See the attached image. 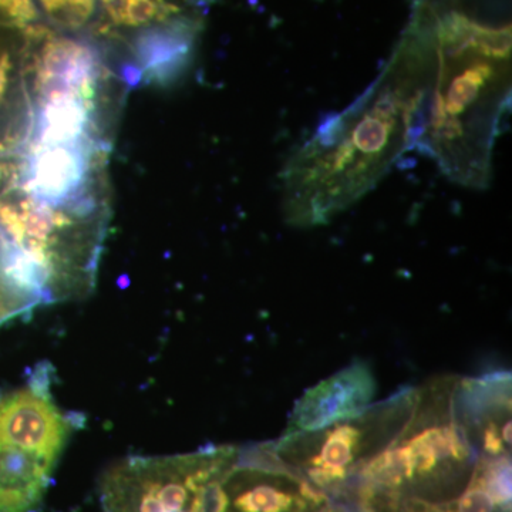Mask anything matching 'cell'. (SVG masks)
Segmentation results:
<instances>
[{
	"instance_id": "cell-3",
	"label": "cell",
	"mask_w": 512,
	"mask_h": 512,
	"mask_svg": "<svg viewBox=\"0 0 512 512\" xmlns=\"http://www.w3.org/2000/svg\"><path fill=\"white\" fill-rule=\"evenodd\" d=\"M460 377L417 387L409 420L333 503L349 512H457L481 451L457 402Z\"/></svg>"
},
{
	"instance_id": "cell-2",
	"label": "cell",
	"mask_w": 512,
	"mask_h": 512,
	"mask_svg": "<svg viewBox=\"0 0 512 512\" xmlns=\"http://www.w3.org/2000/svg\"><path fill=\"white\" fill-rule=\"evenodd\" d=\"M434 76L416 147L451 183L485 190L512 83L511 0H414Z\"/></svg>"
},
{
	"instance_id": "cell-1",
	"label": "cell",
	"mask_w": 512,
	"mask_h": 512,
	"mask_svg": "<svg viewBox=\"0 0 512 512\" xmlns=\"http://www.w3.org/2000/svg\"><path fill=\"white\" fill-rule=\"evenodd\" d=\"M434 76L429 33L414 15L366 92L323 121L282 171V211L292 227L329 224L362 200L416 146Z\"/></svg>"
},
{
	"instance_id": "cell-18",
	"label": "cell",
	"mask_w": 512,
	"mask_h": 512,
	"mask_svg": "<svg viewBox=\"0 0 512 512\" xmlns=\"http://www.w3.org/2000/svg\"><path fill=\"white\" fill-rule=\"evenodd\" d=\"M40 20L35 0H0V25L26 28Z\"/></svg>"
},
{
	"instance_id": "cell-10",
	"label": "cell",
	"mask_w": 512,
	"mask_h": 512,
	"mask_svg": "<svg viewBox=\"0 0 512 512\" xmlns=\"http://www.w3.org/2000/svg\"><path fill=\"white\" fill-rule=\"evenodd\" d=\"M50 396L49 386L37 379L23 389L0 397V440L59 460L74 429Z\"/></svg>"
},
{
	"instance_id": "cell-4",
	"label": "cell",
	"mask_w": 512,
	"mask_h": 512,
	"mask_svg": "<svg viewBox=\"0 0 512 512\" xmlns=\"http://www.w3.org/2000/svg\"><path fill=\"white\" fill-rule=\"evenodd\" d=\"M110 198L49 204L16 185L0 198V248L40 305L86 298L96 286Z\"/></svg>"
},
{
	"instance_id": "cell-8",
	"label": "cell",
	"mask_w": 512,
	"mask_h": 512,
	"mask_svg": "<svg viewBox=\"0 0 512 512\" xmlns=\"http://www.w3.org/2000/svg\"><path fill=\"white\" fill-rule=\"evenodd\" d=\"M332 500L293 473L271 443L241 448L222 478L217 512H318Z\"/></svg>"
},
{
	"instance_id": "cell-14",
	"label": "cell",
	"mask_w": 512,
	"mask_h": 512,
	"mask_svg": "<svg viewBox=\"0 0 512 512\" xmlns=\"http://www.w3.org/2000/svg\"><path fill=\"white\" fill-rule=\"evenodd\" d=\"M204 25L165 26L134 36L124 47L126 64L154 86H170L190 66Z\"/></svg>"
},
{
	"instance_id": "cell-12",
	"label": "cell",
	"mask_w": 512,
	"mask_h": 512,
	"mask_svg": "<svg viewBox=\"0 0 512 512\" xmlns=\"http://www.w3.org/2000/svg\"><path fill=\"white\" fill-rule=\"evenodd\" d=\"M32 131L25 28L0 25V158L22 157Z\"/></svg>"
},
{
	"instance_id": "cell-16",
	"label": "cell",
	"mask_w": 512,
	"mask_h": 512,
	"mask_svg": "<svg viewBox=\"0 0 512 512\" xmlns=\"http://www.w3.org/2000/svg\"><path fill=\"white\" fill-rule=\"evenodd\" d=\"M40 19L60 32L93 37L99 23L97 0H35Z\"/></svg>"
},
{
	"instance_id": "cell-7",
	"label": "cell",
	"mask_w": 512,
	"mask_h": 512,
	"mask_svg": "<svg viewBox=\"0 0 512 512\" xmlns=\"http://www.w3.org/2000/svg\"><path fill=\"white\" fill-rule=\"evenodd\" d=\"M416 396L417 387H406L325 429L284 433L272 450L284 466L335 501L360 467L403 429Z\"/></svg>"
},
{
	"instance_id": "cell-9",
	"label": "cell",
	"mask_w": 512,
	"mask_h": 512,
	"mask_svg": "<svg viewBox=\"0 0 512 512\" xmlns=\"http://www.w3.org/2000/svg\"><path fill=\"white\" fill-rule=\"evenodd\" d=\"M110 144H29L18 187L49 204L110 198Z\"/></svg>"
},
{
	"instance_id": "cell-17",
	"label": "cell",
	"mask_w": 512,
	"mask_h": 512,
	"mask_svg": "<svg viewBox=\"0 0 512 512\" xmlns=\"http://www.w3.org/2000/svg\"><path fill=\"white\" fill-rule=\"evenodd\" d=\"M36 306L39 303L35 296L16 281L0 248V325L16 316L25 315Z\"/></svg>"
},
{
	"instance_id": "cell-13",
	"label": "cell",
	"mask_w": 512,
	"mask_h": 512,
	"mask_svg": "<svg viewBox=\"0 0 512 512\" xmlns=\"http://www.w3.org/2000/svg\"><path fill=\"white\" fill-rule=\"evenodd\" d=\"M99 23L93 39L123 55L134 36L177 25H204L205 0H97Z\"/></svg>"
},
{
	"instance_id": "cell-15",
	"label": "cell",
	"mask_w": 512,
	"mask_h": 512,
	"mask_svg": "<svg viewBox=\"0 0 512 512\" xmlns=\"http://www.w3.org/2000/svg\"><path fill=\"white\" fill-rule=\"evenodd\" d=\"M56 458L0 440V512H37L45 500Z\"/></svg>"
},
{
	"instance_id": "cell-20",
	"label": "cell",
	"mask_w": 512,
	"mask_h": 512,
	"mask_svg": "<svg viewBox=\"0 0 512 512\" xmlns=\"http://www.w3.org/2000/svg\"><path fill=\"white\" fill-rule=\"evenodd\" d=\"M318 512H349L346 510L345 507H342V505L330 503L329 505H326L325 508H322V510Z\"/></svg>"
},
{
	"instance_id": "cell-5",
	"label": "cell",
	"mask_w": 512,
	"mask_h": 512,
	"mask_svg": "<svg viewBox=\"0 0 512 512\" xmlns=\"http://www.w3.org/2000/svg\"><path fill=\"white\" fill-rule=\"evenodd\" d=\"M25 33L33 110L83 107L116 133L128 84L111 62L114 53L93 37L60 32L42 20Z\"/></svg>"
},
{
	"instance_id": "cell-11",
	"label": "cell",
	"mask_w": 512,
	"mask_h": 512,
	"mask_svg": "<svg viewBox=\"0 0 512 512\" xmlns=\"http://www.w3.org/2000/svg\"><path fill=\"white\" fill-rule=\"evenodd\" d=\"M376 392L372 370L367 363L357 360L306 390L293 407L284 433L316 431L350 419L372 404Z\"/></svg>"
},
{
	"instance_id": "cell-6",
	"label": "cell",
	"mask_w": 512,
	"mask_h": 512,
	"mask_svg": "<svg viewBox=\"0 0 512 512\" xmlns=\"http://www.w3.org/2000/svg\"><path fill=\"white\" fill-rule=\"evenodd\" d=\"M239 447L163 457H128L100 483L103 512H217L222 478Z\"/></svg>"
},
{
	"instance_id": "cell-19",
	"label": "cell",
	"mask_w": 512,
	"mask_h": 512,
	"mask_svg": "<svg viewBox=\"0 0 512 512\" xmlns=\"http://www.w3.org/2000/svg\"><path fill=\"white\" fill-rule=\"evenodd\" d=\"M22 170V157L0 158V198L19 184Z\"/></svg>"
}]
</instances>
